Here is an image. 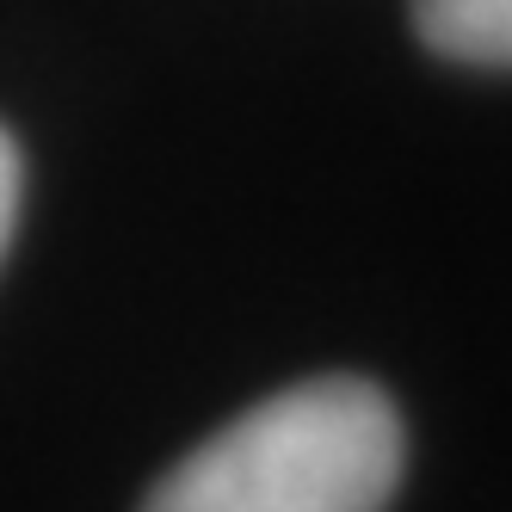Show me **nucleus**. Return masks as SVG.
<instances>
[{"instance_id":"f257e3e1","label":"nucleus","mask_w":512,"mask_h":512,"mask_svg":"<svg viewBox=\"0 0 512 512\" xmlns=\"http://www.w3.org/2000/svg\"><path fill=\"white\" fill-rule=\"evenodd\" d=\"M395 482V401L364 377H315L179 457L142 512H383Z\"/></svg>"},{"instance_id":"f03ea898","label":"nucleus","mask_w":512,"mask_h":512,"mask_svg":"<svg viewBox=\"0 0 512 512\" xmlns=\"http://www.w3.org/2000/svg\"><path fill=\"white\" fill-rule=\"evenodd\" d=\"M414 25L426 50L451 62H469V68L512 62V0H414Z\"/></svg>"},{"instance_id":"7ed1b4c3","label":"nucleus","mask_w":512,"mask_h":512,"mask_svg":"<svg viewBox=\"0 0 512 512\" xmlns=\"http://www.w3.org/2000/svg\"><path fill=\"white\" fill-rule=\"evenodd\" d=\"M19 186H25L19 149H13V136L0 130V253H7V241H13V216H19Z\"/></svg>"}]
</instances>
